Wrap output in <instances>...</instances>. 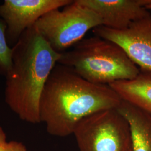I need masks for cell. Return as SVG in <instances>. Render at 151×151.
<instances>
[{
  "label": "cell",
  "instance_id": "6da1fadb",
  "mask_svg": "<svg viewBox=\"0 0 151 151\" xmlns=\"http://www.w3.org/2000/svg\"><path fill=\"white\" fill-rule=\"evenodd\" d=\"M108 85L87 81L70 67L57 64L49 77L39 101L40 122L49 134L65 137L73 133L87 116L122 102Z\"/></svg>",
  "mask_w": 151,
  "mask_h": 151
},
{
  "label": "cell",
  "instance_id": "7a4b0ae2",
  "mask_svg": "<svg viewBox=\"0 0 151 151\" xmlns=\"http://www.w3.org/2000/svg\"><path fill=\"white\" fill-rule=\"evenodd\" d=\"M61 53L45 40L34 25L12 47L11 66L6 75L5 100L20 119L38 124L39 101Z\"/></svg>",
  "mask_w": 151,
  "mask_h": 151
},
{
  "label": "cell",
  "instance_id": "3957f363",
  "mask_svg": "<svg viewBox=\"0 0 151 151\" xmlns=\"http://www.w3.org/2000/svg\"><path fill=\"white\" fill-rule=\"evenodd\" d=\"M58 63L88 82L101 85L131 80L140 73L120 45L96 35L83 39L71 50L61 53Z\"/></svg>",
  "mask_w": 151,
  "mask_h": 151
},
{
  "label": "cell",
  "instance_id": "277c9868",
  "mask_svg": "<svg viewBox=\"0 0 151 151\" xmlns=\"http://www.w3.org/2000/svg\"><path fill=\"white\" fill-rule=\"evenodd\" d=\"M103 25L96 12L77 0L62 10L49 11L35 24L41 35L60 53L80 42L88 30Z\"/></svg>",
  "mask_w": 151,
  "mask_h": 151
},
{
  "label": "cell",
  "instance_id": "5b68a950",
  "mask_svg": "<svg viewBox=\"0 0 151 151\" xmlns=\"http://www.w3.org/2000/svg\"><path fill=\"white\" fill-rule=\"evenodd\" d=\"M80 151H132L129 125L117 109L87 116L73 133Z\"/></svg>",
  "mask_w": 151,
  "mask_h": 151
},
{
  "label": "cell",
  "instance_id": "8992f818",
  "mask_svg": "<svg viewBox=\"0 0 151 151\" xmlns=\"http://www.w3.org/2000/svg\"><path fill=\"white\" fill-rule=\"evenodd\" d=\"M93 32L96 36L118 44L140 70L151 72L150 12L123 30H114L102 25L94 28Z\"/></svg>",
  "mask_w": 151,
  "mask_h": 151
},
{
  "label": "cell",
  "instance_id": "52a82bcc",
  "mask_svg": "<svg viewBox=\"0 0 151 151\" xmlns=\"http://www.w3.org/2000/svg\"><path fill=\"white\" fill-rule=\"evenodd\" d=\"M72 0H5L0 18L6 25V37L13 47L22 34L49 11L69 5Z\"/></svg>",
  "mask_w": 151,
  "mask_h": 151
},
{
  "label": "cell",
  "instance_id": "ba28073f",
  "mask_svg": "<svg viewBox=\"0 0 151 151\" xmlns=\"http://www.w3.org/2000/svg\"><path fill=\"white\" fill-rule=\"evenodd\" d=\"M100 16L103 26L122 30L147 15L145 0H77Z\"/></svg>",
  "mask_w": 151,
  "mask_h": 151
},
{
  "label": "cell",
  "instance_id": "9c48e42d",
  "mask_svg": "<svg viewBox=\"0 0 151 151\" xmlns=\"http://www.w3.org/2000/svg\"><path fill=\"white\" fill-rule=\"evenodd\" d=\"M116 109L129 125L132 151H151V115L124 100Z\"/></svg>",
  "mask_w": 151,
  "mask_h": 151
},
{
  "label": "cell",
  "instance_id": "30bf717a",
  "mask_svg": "<svg viewBox=\"0 0 151 151\" xmlns=\"http://www.w3.org/2000/svg\"><path fill=\"white\" fill-rule=\"evenodd\" d=\"M122 100L140 108L151 115V72L140 70L135 78L109 85Z\"/></svg>",
  "mask_w": 151,
  "mask_h": 151
},
{
  "label": "cell",
  "instance_id": "8fae6325",
  "mask_svg": "<svg viewBox=\"0 0 151 151\" xmlns=\"http://www.w3.org/2000/svg\"><path fill=\"white\" fill-rule=\"evenodd\" d=\"M11 47L6 37V25L0 18V75L5 76L11 64Z\"/></svg>",
  "mask_w": 151,
  "mask_h": 151
},
{
  "label": "cell",
  "instance_id": "7c38bea8",
  "mask_svg": "<svg viewBox=\"0 0 151 151\" xmlns=\"http://www.w3.org/2000/svg\"><path fill=\"white\" fill-rule=\"evenodd\" d=\"M0 151H30L22 142L16 140H7V136L0 126Z\"/></svg>",
  "mask_w": 151,
  "mask_h": 151
},
{
  "label": "cell",
  "instance_id": "4fadbf2b",
  "mask_svg": "<svg viewBox=\"0 0 151 151\" xmlns=\"http://www.w3.org/2000/svg\"><path fill=\"white\" fill-rule=\"evenodd\" d=\"M146 9L147 10H151V6H148V7H146Z\"/></svg>",
  "mask_w": 151,
  "mask_h": 151
}]
</instances>
